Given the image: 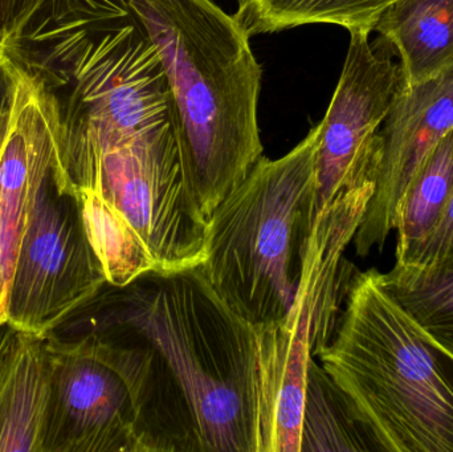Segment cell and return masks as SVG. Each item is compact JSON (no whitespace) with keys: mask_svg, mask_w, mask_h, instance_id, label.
<instances>
[{"mask_svg":"<svg viewBox=\"0 0 453 452\" xmlns=\"http://www.w3.org/2000/svg\"><path fill=\"white\" fill-rule=\"evenodd\" d=\"M3 56L44 105L76 195L95 186L109 151L172 122L164 65L127 0H42Z\"/></svg>","mask_w":453,"mask_h":452,"instance_id":"obj_1","label":"cell"},{"mask_svg":"<svg viewBox=\"0 0 453 452\" xmlns=\"http://www.w3.org/2000/svg\"><path fill=\"white\" fill-rule=\"evenodd\" d=\"M119 337L150 348L188 414L196 452H261L257 331L201 267L106 283L45 337Z\"/></svg>","mask_w":453,"mask_h":452,"instance_id":"obj_2","label":"cell"},{"mask_svg":"<svg viewBox=\"0 0 453 452\" xmlns=\"http://www.w3.org/2000/svg\"><path fill=\"white\" fill-rule=\"evenodd\" d=\"M157 48L188 188L207 220L263 157L261 66L212 0H127Z\"/></svg>","mask_w":453,"mask_h":452,"instance_id":"obj_3","label":"cell"},{"mask_svg":"<svg viewBox=\"0 0 453 452\" xmlns=\"http://www.w3.org/2000/svg\"><path fill=\"white\" fill-rule=\"evenodd\" d=\"M325 371L388 452H453V353L386 291L380 271L357 272Z\"/></svg>","mask_w":453,"mask_h":452,"instance_id":"obj_4","label":"cell"},{"mask_svg":"<svg viewBox=\"0 0 453 452\" xmlns=\"http://www.w3.org/2000/svg\"><path fill=\"white\" fill-rule=\"evenodd\" d=\"M44 339L52 372L42 452H196L153 349L98 334Z\"/></svg>","mask_w":453,"mask_h":452,"instance_id":"obj_5","label":"cell"},{"mask_svg":"<svg viewBox=\"0 0 453 452\" xmlns=\"http://www.w3.org/2000/svg\"><path fill=\"white\" fill-rule=\"evenodd\" d=\"M319 125L279 159L261 157L209 219L201 265L236 315L263 331L292 304L317 215Z\"/></svg>","mask_w":453,"mask_h":452,"instance_id":"obj_6","label":"cell"},{"mask_svg":"<svg viewBox=\"0 0 453 452\" xmlns=\"http://www.w3.org/2000/svg\"><path fill=\"white\" fill-rule=\"evenodd\" d=\"M77 198L111 286L193 270L206 260L209 220L186 182L172 122L109 151L95 186Z\"/></svg>","mask_w":453,"mask_h":452,"instance_id":"obj_7","label":"cell"},{"mask_svg":"<svg viewBox=\"0 0 453 452\" xmlns=\"http://www.w3.org/2000/svg\"><path fill=\"white\" fill-rule=\"evenodd\" d=\"M375 180L338 196L317 212L287 315L257 332L261 452H300L306 373L329 347L356 267L345 257L364 219Z\"/></svg>","mask_w":453,"mask_h":452,"instance_id":"obj_8","label":"cell"},{"mask_svg":"<svg viewBox=\"0 0 453 452\" xmlns=\"http://www.w3.org/2000/svg\"><path fill=\"white\" fill-rule=\"evenodd\" d=\"M60 164L35 191L7 300V323L45 337L106 284L79 198L61 183Z\"/></svg>","mask_w":453,"mask_h":452,"instance_id":"obj_9","label":"cell"},{"mask_svg":"<svg viewBox=\"0 0 453 452\" xmlns=\"http://www.w3.org/2000/svg\"><path fill=\"white\" fill-rule=\"evenodd\" d=\"M401 63L370 42V32H350L340 81L317 149V212L370 180H377L380 129L403 84Z\"/></svg>","mask_w":453,"mask_h":452,"instance_id":"obj_10","label":"cell"},{"mask_svg":"<svg viewBox=\"0 0 453 452\" xmlns=\"http://www.w3.org/2000/svg\"><path fill=\"white\" fill-rule=\"evenodd\" d=\"M453 127V65L419 84H402L380 129L374 194L353 243L358 257L382 252L399 202L419 165Z\"/></svg>","mask_w":453,"mask_h":452,"instance_id":"obj_11","label":"cell"},{"mask_svg":"<svg viewBox=\"0 0 453 452\" xmlns=\"http://www.w3.org/2000/svg\"><path fill=\"white\" fill-rule=\"evenodd\" d=\"M58 164L52 121L20 74L12 126L0 153V326L7 321L8 292L35 191Z\"/></svg>","mask_w":453,"mask_h":452,"instance_id":"obj_12","label":"cell"},{"mask_svg":"<svg viewBox=\"0 0 453 452\" xmlns=\"http://www.w3.org/2000/svg\"><path fill=\"white\" fill-rule=\"evenodd\" d=\"M44 337L0 326V452H42L50 400Z\"/></svg>","mask_w":453,"mask_h":452,"instance_id":"obj_13","label":"cell"},{"mask_svg":"<svg viewBox=\"0 0 453 452\" xmlns=\"http://www.w3.org/2000/svg\"><path fill=\"white\" fill-rule=\"evenodd\" d=\"M374 31L398 52L404 84L453 65V0H393Z\"/></svg>","mask_w":453,"mask_h":452,"instance_id":"obj_14","label":"cell"},{"mask_svg":"<svg viewBox=\"0 0 453 452\" xmlns=\"http://www.w3.org/2000/svg\"><path fill=\"white\" fill-rule=\"evenodd\" d=\"M388 452L345 390L311 360L306 373L300 452Z\"/></svg>","mask_w":453,"mask_h":452,"instance_id":"obj_15","label":"cell"},{"mask_svg":"<svg viewBox=\"0 0 453 452\" xmlns=\"http://www.w3.org/2000/svg\"><path fill=\"white\" fill-rule=\"evenodd\" d=\"M393 0H237L234 19L248 36L309 24H333L349 32L374 31Z\"/></svg>","mask_w":453,"mask_h":452,"instance_id":"obj_16","label":"cell"},{"mask_svg":"<svg viewBox=\"0 0 453 452\" xmlns=\"http://www.w3.org/2000/svg\"><path fill=\"white\" fill-rule=\"evenodd\" d=\"M452 199L453 127L423 159L399 202L395 260L438 227Z\"/></svg>","mask_w":453,"mask_h":452,"instance_id":"obj_17","label":"cell"},{"mask_svg":"<svg viewBox=\"0 0 453 452\" xmlns=\"http://www.w3.org/2000/svg\"><path fill=\"white\" fill-rule=\"evenodd\" d=\"M386 291L434 339L453 353V254L426 267L394 265L380 272Z\"/></svg>","mask_w":453,"mask_h":452,"instance_id":"obj_18","label":"cell"},{"mask_svg":"<svg viewBox=\"0 0 453 452\" xmlns=\"http://www.w3.org/2000/svg\"><path fill=\"white\" fill-rule=\"evenodd\" d=\"M453 254V199L444 212L438 227L419 243L412 246L403 257L395 260L396 265L426 267Z\"/></svg>","mask_w":453,"mask_h":452,"instance_id":"obj_19","label":"cell"},{"mask_svg":"<svg viewBox=\"0 0 453 452\" xmlns=\"http://www.w3.org/2000/svg\"><path fill=\"white\" fill-rule=\"evenodd\" d=\"M19 84H20V73L4 56H2L0 57V153L4 148L8 133L12 126L16 103H18Z\"/></svg>","mask_w":453,"mask_h":452,"instance_id":"obj_20","label":"cell"},{"mask_svg":"<svg viewBox=\"0 0 453 452\" xmlns=\"http://www.w3.org/2000/svg\"><path fill=\"white\" fill-rule=\"evenodd\" d=\"M42 0H2L3 27L5 40L34 12Z\"/></svg>","mask_w":453,"mask_h":452,"instance_id":"obj_21","label":"cell"},{"mask_svg":"<svg viewBox=\"0 0 453 452\" xmlns=\"http://www.w3.org/2000/svg\"><path fill=\"white\" fill-rule=\"evenodd\" d=\"M5 36H4V27H3V16H2V0H0V57L3 56V48H4Z\"/></svg>","mask_w":453,"mask_h":452,"instance_id":"obj_22","label":"cell"}]
</instances>
